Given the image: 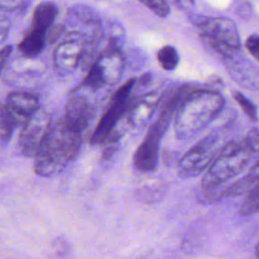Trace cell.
Masks as SVG:
<instances>
[{
    "instance_id": "cell-26",
    "label": "cell",
    "mask_w": 259,
    "mask_h": 259,
    "mask_svg": "<svg viewBox=\"0 0 259 259\" xmlns=\"http://www.w3.org/2000/svg\"><path fill=\"white\" fill-rule=\"evenodd\" d=\"M11 47L10 46H6L3 49L0 50V72L3 69V67L5 66V64L8 61V58L11 54Z\"/></svg>"
},
{
    "instance_id": "cell-28",
    "label": "cell",
    "mask_w": 259,
    "mask_h": 259,
    "mask_svg": "<svg viewBox=\"0 0 259 259\" xmlns=\"http://www.w3.org/2000/svg\"><path fill=\"white\" fill-rule=\"evenodd\" d=\"M255 254H256V258H258V245H256V247H255Z\"/></svg>"
},
{
    "instance_id": "cell-14",
    "label": "cell",
    "mask_w": 259,
    "mask_h": 259,
    "mask_svg": "<svg viewBox=\"0 0 259 259\" xmlns=\"http://www.w3.org/2000/svg\"><path fill=\"white\" fill-rule=\"evenodd\" d=\"M58 13L57 6L52 2H42L38 4L32 15L31 26L29 29L46 33L48 29L54 24L55 18Z\"/></svg>"
},
{
    "instance_id": "cell-12",
    "label": "cell",
    "mask_w": 259,
    "mask_h": 259,
    "mask_svg": "<svg viewBox=\"0 0 259 259\" xmlns=\"http://www.w3.org/2000/svg\"><path fill=\"white\" fill-rule=\"evenodd\" d=\"M84 42L80 39L69 38L62 41L54 52V64L58 72L67 74L80 66Z\"/></svg>"
},
{
    "instance_id": "cell-2",
    "label": "cell",
    "mask_w": 259,
    "mask_h": 259,
    "mask_svg": "<svg viewBox=\"0 0 259 259\" xmlns=\"http://www.w3.org/2000/svg\"><path fill=\"white\" fill-rule=\"evenodd\" d=\"M256 153L245 140L231 141L219 149L201 181L200 200L215 202L222 200V189L226 182L240 174Z\"/></svg>"
},
{
    "instance_id": "cell-23",
    "label": "cell",
    "mask_w": 259,
    "mask_h": 259,
    "mask_svg": "<svg viewBox=\"0 0 259 259\" xmlns=\"http://www.w3.org/2000/svg\"><path fill=\"white\" fill-rule=\"evenodd\" d=\"M245 47L248 51V53L255 59H259V38L257 34L250 35L245 44Z\"/></svg>"
},
{
    "instance_id": "cell-24",
    "label": "cell",
    "mask_w": 259,
    "mask_h": 259,
    "mask_svg": "<svg viewBox=\"0 0 259 259\" xmlns=\"http://www.w3.org/2000/svg\"><path fill=\"white\" fill-rule=\"evenodd\" d=\"M247 144L255 151H258V147H259V135H258V131L257 128H252L246 136V138L244 139Z\"/></svg>"
},
{
    "instance_id": "cell-25",
    "label": "cell",
    "mask_w": 259,
    "mask_h": 259,
    "mask_svg": "<svg viewBox=\"0 0 259 259\" xmlns=\"http://www.w3.org/2000/svg\"><path fill=\"white\" fill-rule=\"evenodd\" d=\"M9 22L6 19H0V46L6 39L9 32Z\"/></svg>"
},
{
    "instance_id": "cell-3",
    "label": "cell",
    "mask_w": 259,
    "mask_h": 259,
    "mask_svg": "<svg viewBox=\"0 0 259 259\" xmlns=\"http://www.w3.org/2000/svg\"><path fill=\"white\" fill-rule=\"evenodd\" d=\"M82 135L70 130L61 119L51 130L34 156V172L42 177L60 173L78 154Z\"/></svg>"
},
{
    "instance_id": "cell-27",
    "label": "cell",
    "mask_w": 259,
    "mask_h": 259,
    "mask_svg": "<svg viewBox=\"0 0 259 259\" xmlns=\"http://www.w3.org/2000/svg\"><path fill=\"white\" fill-rule=\"evenodd\" d=\"M149 80H150V74H146V75H144V76L141 77L140 82L143 83V84H146V83L149 82Z\"/></svg>"
},
{
    "instance_id": "cell-6",
    "label": "cell",
    "mask_w": 259,
    "mask_h": 259,
    "mask_svg": "<svg viewBox=\"0 0 259 259\" xmlns=\"http://www.w3.org/2000/svg\"><path fill=\"white\" fill-rule=\"evenodd\" d=\"M123 57L116 41L111 40L107 49L89 67L83 86L92 90L116 83L123 69Z\"/></svg>"
},
{
    "instance_id": "cell-5",
    "label": "cell",
    "mask_w": 259,
    "mask_h": 259,
    "mask_svg": "<svg viewBox=\"0 0 259 259\" xmlns=\"http://www.w3.org/2000/svg\"><path fill=\"white\" fill-rule=\"evenodd\" d=\"M198 28L201 38L220 55L231 58L239 52L241 44L238 28L230 18H205Z\"/></svg>"
},
{
    "instance_id": "cell-11",
    "label": "cell",
    "mask_w": 259,
    "mask_h": 259,
    "mask_svg": "<svg viewBox=\"0 0 259 259\" xmlns=\"http://www.w3.org/2000/svg\"><path fill=\"white\" fill-rule=\"evenodd\" d=\"M94 115V108L90 102L81 96L71 97L65 107L62 120L72 131L82 135Z\"/></svg>"
},
{
    "instance_id": "cell-8",
    "label": "cell",
    "mask_w": 259,
    "mask_h": 259,
    "mask_svg": "<svg viewBox=\"0 0 259 259\" xmlns=\"http://www.w3.org/2000/svg\"><path fill=\"white\" fill-rule=\"evenodd\" d=\"M51 126L50 114L39 108L22 125L18 141L22 154L27 157H34L45 142Z\"/></svg>"
},
{
    "instance_id": "cell-4",
    "label": "cell",
    "mask_w": 259,
    "mask_h": 259,
    "mask_svg": "<svg viewBox=\"0 0 259 259\" xmlns=\"http://www.w3.org/2000/svg\"><path fill=\"white\" fill-rule=\"evenodd\" d=\"M181 95V89L174 93L164 104L157 120L149 127L144 141L141 143L134 155L133 163L137 170L142 172H150L157 167L162 136L168 127L170 117L175 111Z\"/></svg>"
},
{
    "instance_id": "cell-10",
    "label": "cell",
    "mask_w": 259,
    "mask_h": 259,
    "mask_svg": "<svg viewBox=\"0 0 259 259\" xmlns=\"http://www.w3.org/2000/svg\"><path fill=\"white\" fill-rule=\"evenodd\" d=\"M4 105L17 126H22L39 109V100L33 93L14 91L8 94Z\"/></svg>"
},
{
    "instance_id": "cell-9",
    "label": "cell",
    "mask_w": 259,
    "mask_h": 259,
    "mask_svg": "<svg viewBox=\"0 0 259 259\" xmlns=\"http://www.w3.org/2000/svg\"><path fill=\"white\" fill-rule=\"evenodd\" d=\"M218 137L209 135L190 148L179 160L180 172L186 176L200 174L213 160L219 150H215Z\"/></svg>"
},
{
    "instance_id": "cell-15",
    "label": "cell",
    "mask_w": 259,
    "mask_h": 259,
    "mask_svg": "<svg viewBox=\"0 0 259 259\" xmlns=\"http://www.w3.org/2000/svg\"><path fill=\"white\" fill-rule=\"evenodd\" d=\"M258 163H255L249 173H247L243 178L238 179L229 185H225L222 190V199L226 197L239 196L251 190L258 184Z\"/></svg>"
},
{
    "instance_id": "cell-21",
    "label": "cell",
    "mask_w": 259,
    "mask_h": 259,
    "mask_svg": "<svg viewBox=\"0 0 259 259\" xmlns=\"http://www.w3.org/2000/svg\"><path fill=\"white\" fill-rule=\"evenodd\" d=\"M120 139V135L113 131L103 142H102V155L103 158L108 159L112 156V154L115 152V150L118 147V142Z\"/></svg>"
},
{
    "instance_id": "cell-1",
    "label": "cell",
    "mask_w": 259,
    "mask_h": 259,
    "mask_svg": "<svg viewBox=\"0 0 259 259\" xmlns=\"http://www.w3.org/2000/svg\"><path fill=\"white\" fill-rule=\"evenodd\" d=\"M224 104V97L215 90H186L174 111V130L177 138L188 139L200 132L217 117Z\"/></svg>"
},
{
    "instance_id": "cell-22",
    "label": "cell",
    "mask_w": 259,
    "mask_h": 259,
    "mask_svg": "<svg viewBox=\"0 0 259 259\" xmlns=\"http://www.w3.org/2000/svg\"><path fill=\"white\" fill-rule=\"evenodd\" d=\"M147 8H149L152 12H154L159 17H166L170 13L169 4L166 1L161 0H145L141 1Z\"/></svg>"
},
{
    "instance_id": "cell-13",
    "label": "cell",
    "mask_w": 259,
    "mask_h": 259,
    "mask_svg": "<svg viewBox=\"0 0 259 259\" xmlns=\"http://www.w3.org/2000/svg\"><path fill=\"white\" fill-rule=\"evenodd\" d=\"M156 93H148L141 96L136 102L128 106L127 120L133 126H141L151 117L158 102Z\"/></svg>"
},
{
    "instance_id": "cell-20",
    "label": "cell",
    "mask_w": 259,
    "mask_h": 259,
    "mask_svg": "<svg viewBox=\"0 0 259 259\" xmlns=\"http://www.w3.org/2000/svg\"><path fill=\"white\" fill-rule=\"evenodd\" d=\"M234 98L242 108V110L245 112V114L252 120H257V108L253 104V102L248 99L244 94L237 91L234 93Z\"/></svg>"
},
{
    "instance_id": "cell-18",
    "label": "cell",
    "mask_w": 259,
    "mask_h": 259,
    "mask_svg": "<svg viewBox=\"0 0 259 259\" xmlns=\"http://www.w3.org/2000/svg\"><path fill=\"white\" fill-rule=\"evenodd\" d=\"M17 124L7 111L4 103H0V143L9 141Z\"/></svg>"
},
{
    "instance_id": "cell-16",
    "label": "cell",
    "mask_w": 259,
    "mask_h": 259,
    "mask_svg": "<svg viewBox=\"0 0 259 259\" xmlns=\"http://www.w3.org/2000/svg\"><path fill=\"white\" fill-rule=\"evenodd\" d=\"M46 45V33L29 29L19 44V51L25 57L33 58L42 52Z\"/></svg>"
},
{
    "instance_id": "cell-17",
    "label": "cell",
    "mask_w": 259,
    "mask_h": 259,
    "mask_svg": "<svg viewBox=\"0 0 259 259\" xmlns=\"http://www.w3.org/2000/svg\"><path fill=\"white\" fill-rule=\"evenodd\" d=\"M157 60L164 70L172 71L179 63V56L174 47L165 46L157 53Z\"/></svg>"
},
{
    "instance_id": "cell-19",
    "label": "cell",
    "mask_w": 259,
    "mask_h": 259,
    "mask_svg": "<svg viewBox=\"0 0 259 259\" xmlns=\"http://www.w3.org/2000/svg\"><path fill=\"white\" fill-rule=\"evenodd\" d=\"M259 208V185H255L249 190L240 207V214L243 217L254 214Z\"/></svg>"
},
{
    "instance_id": "cell-7",
    "label": "cell",
    "mask_w": 259,
    "mask_h": 259,
    "mask_svg": "<svg viewBox=\"0 0 259 259\" xmlns=\"http://www.w3.org/2000/svg\"><path fill=\"white\" fill-rule=\"evenodd\" d=\"M136 82V78H132L115 91L108 107L91 136V144L101 145L102 142L115 130L119 118L126 112L130 106V96Z\"/></svg>"
}]
</instances>
